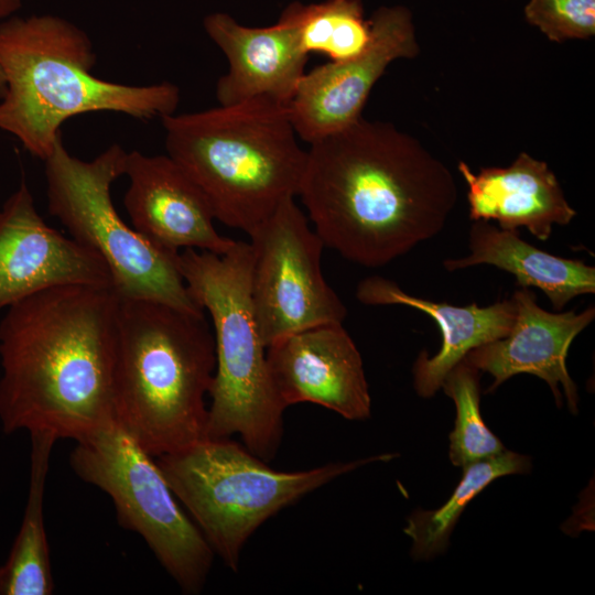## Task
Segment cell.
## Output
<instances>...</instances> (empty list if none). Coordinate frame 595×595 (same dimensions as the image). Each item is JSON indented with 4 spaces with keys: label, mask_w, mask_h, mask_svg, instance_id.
<instances>
[{
    "label": "cell",
    "mask_w": 595,
    "mask_h": 595,
    "mask_svg": "<svg viewBox=\"0 0 595 595\" xmlns=\"http://www.w3.org/2000/svg\"><path fill=\"white\" fill-rule=\"evenodd\" d=\"M298 195L325 247L378 268L443 230L457 187L415 138L360 117L310 144Z\"/></svg>",
    "instance_id": "obj_1"
},
{
    "label": "cell",
    "mask_w": 595,
    "mask_h": 595,
    "mask_svg": "<svg viewBox=\"0 0 595 595\" xmlns=\"http://www.w3.org/2000/svg\"><path fill=\"white\" fill-rule=\"evenodd\" d=\"M119 296L68 284L10 305L0 322V422L4 433L75 442L115 420Z\"/></svg>",
    "instance_id": "obj_2"
},
{
    "label": "cell",
    "mask_w": 595,
    "mask_h": 595,
    "mask_svg": "<svg viewBox=\"0 0 595 595\" xmlns=\"http://www.w3.org/2000/svg\"><path fill=\"white\" fill-rule=\"evenodd\" d=\"M97 55L87 33L53 14L11 17L0 23V67L6 93L0 130L45 160L69 118L98 111L139 120L162 119L180 102L176 85H127L96 77Z\"/></svg>",
    "instance_id": "obj_3"
},
{
    "label": "cell",
    "mask_w": 595,
    "mask_h": 595,
    "mask_svg": "<svg viewBox=\"0 0 595 595\" xmlns=\"http://www.w3.org/2000/svg\"><path fill=\"white\" fill-rule=\"evenodd\" d=\"M215 368L205 314L119 298L115 420L148 454L155 458L206 439Z\"/></svg>",
    "instance_id": "obj_4"
},
{
    "label": "cell",
    "mask_w": 595,
    "mask_h": 595,
    "mask_svg": "<svg viewBox=\"0 0 595 595\" xmlns=\"http://www.w3.org/2000/svg\"><path fill=\"white\" fill-rule=\"evenodd\" d=\"M167 155L206 197L215 219L250 234L299 194L307 151L286 105L260 97L162 118Z\"/></svg>",
    "instance_id": "obj_5"
},
{
    "label": "cell",
    "mask_w": 595,
    "mask_h": 595,
    "mask_svg": "<svg viewBox=\"0 0 595 595\" xmlns=\"http://www.w3.org/2000/svg\"><path fill=\"white\" fill-rule=\"evenodd\" d=\"M178 267L195 302L208 312L216 368L209 391L206 439L239 434L264 462L273 459L283 434V412L268 371L250 298L251 247L236 240L224 255L184 249Z\"/></svg>",
    "instance_id": "obj_6"
},
{
    "label": "cell",
    "mask_w": 595,
    "mask_h": 595,
    "mask_svg": "<svg viewBox=\"0 0 595 595\" xmlns=\"http://www.w3.org/2000/svg\"><path fill=\"white\" fill-rule=\"evenodd\" d=\"M396 456L281 472L227 437L204 439L155 461L214 553L237 572L246 542L270 517L346 473Z\"/></svg>",
    "instance_id": "obj_7"
},
{
    "label": "cell",
    "mask_w": 595,
    "mask_h": 595,
    "mask_svg": "<svg viewBox=\"0 0 595 595\" xmlns=\"http://www.w3.org/2000/svg\"><path fill=\"white\" fill-rule=\"evenodd\" d=\"M128 152L111 144L95 159L72 155L62 139L44 160L47 209L71 238L98 255L120 299L161 302L205 314L192 298L178 267L180 252L159 247L118 214L112 183L125 175Z\"/></svg>",
    "instance_id": "obj_8"
},
{
    "label": "cell",
    "mask_w": 595,
    "mask_h": 595,
    "mask_svg": "<svg viewBox=\"0 0 595 595\" xmlns=\"http://www.w3.org/2000/svg\"><path fill=\"white\" fill-rule=\"evenodd\" d=\"M69 465L111 498L118 523L144 540L183 593L203 591L214 551L178 505L155 458L116 420L76 441Z\"/></svg>",
    "instance_id": "obj_9"
},
{
    "label": "cell",
    "mask_w": 595,
    "mask_h": 595,
    "mask_svg": "<svg viewBox=\"0 0 595 595\" xmlns=\"http://www.w3.org/2000/svg\"><path fill=\"white\" fill-rule=\"evenodd\" d=\"M248 235L250 298L266 347L298 332L343 324L347 310L321 268L324 242L294 197Z\"/></svg>",
    "instance_id": "obj_10"
},
{
    "label": "cell",
    "mask_w": 595,
    "mask_h": 595,
    "mask_svg": "<svg viewBox=\"0 0 595 595\" xmlns=\"http://www.w3.org/2000/svg\"><path fill=\"white\" fill-rule=\"evenodd\" d=\"M371 37L356 57L314 67L301 78L286 104L296 136L310 144L361 117L377 80L396 60L414 58L420 47L410 12L382 7L369 19Z\"/></svg>",
    "instance_id": "obj_11"
},
{
    "label": "cell",
    "mask_w": 595,
    "mask_h": 595,
    "mask_svg": "<svg viewBox=\"0 0 595 595\" xmlns=\"http://www.w3.org/2000/svg\"><path fill=\"white\" fill-rule=\"evenodd\" d=\"M68 284L112 288L102 259L50 227L22 180L0 208V310Z\"/></svg>",
    "instance_id": "obj_12"
},
{
    "label": "cell",
    "mask_w": 595,
    "mask_h": 595,
    "mask_svg": "<svg viewBox=\"0 0 595 595\" xmlns=\"http://www.w3.org/2000/svg\"><path fill=\"white\" fill-rule=\"evenodd\" d=\"M273 390L284 408L311 402L353 421L371 413L361 355L343 324L282 337L266 351Z\"/></svg>",
    "instance_id": "obj_13"
},
{
    "label": "cell",
    "mask_w": 595,
    "mask_h": 595,
    "mask_svg": "<svg viewBox=\"0 0 595 595\" xmlns=\"http://www.w3.org/2000/svg\"><path fill=\"white\" fill-rule=\"evenodd\" d=\"M123 197L132 227L152 244L180 252H228L236 240L218 234L215 216L198 186L167 154L128 152Z\"/></svg>",
    "instance_id": "obj_14"
},
{
    "label": "cell",
    "mask_w": 595,
    "mask_h": 595,
    "mask_svg": "<svg viewBox=\"0 0 595 595\" xmlns=\"http://www.w3.org/2000/svg\"><path fill=\"white\" fill-rule=\"evenodd\" d=\"M515 321L509 333L499 339L472 349L463 360L494 381L487 392L518 374H531L550 387L555 403L562 405L560 386L571 413H577V386L571 378L566 357L575 337L595 318V307L549 312L537 302L534 291L520 288L513 292Z\"/></svg>",
    "instance_id": "obj_15"
},
{
    "label": "cell",
    "mask_w": 595,
    "mask_h": 595,
    "mask_svg": "<svg viewBox=\"0 0 595 595\" xmlns=\"http://www.w3.org/2000/svg\"><path fill=\"white\" fill-rule=\"evenodd\" d=\"M203 24L229 64L216 84L220 106L260 97L284 105L290 101L309 60L291 22L280 15L271 26L249 28L227 13L215 12Z\"/></svg>",
    "instance_id": "obj_16"
},
{
    "label": "cell",
    "mask_w": 595,
    "mask_h": 595,
    "mask_svg": "<svg viewBox=\"0 0 595 595\" xmlns=\"http://www.w3.org/2000/svg\"><path fill=\"white\" fill-rule=\"evenodd\" d=\"M356 298L366 305H404L428 314L440 328L442 345L430 357L420 351L413 367V387L422 398L433 397L446 375L474 348L505 337L515 321V305L505 299L488 306H464L411 295L396 282L380 275L358 283Z\"/></svg>",
    "instance_id": "obj_17"
},
{
    "label": "cell",
    "mask_w": 595,
    "mask_h": 595,
    "mask_svg": "<svg viewBox=\"0 0 595 595\" xmlns=\"http://www.w3.org/2000/svg\"><path fill=\"white\" fill-rule=\"evenodd\" d=\"M457 169L467 185L468 215L474 221L496 220L507 230L524 227L545 241L553 225H569L576 216L549 165L526 152L507 167H482L474 173L461 161Z\"/></svg>",
    "instance_id": "obj_18"
},
{
    "label": "cell",
    "mask_w": 595,
    "mask_h": 595,
    "mask_svg": "<svg viewBox=\"0 0 595 595\" xmlns=\"http://www.w3.org/2000/svg\"><path fill=\"white\" fill-rule=\"evenodd\" d=\"M469 255L445 259L444 268L456 271L490 264L511 273L520 288H537L561 311L574 298L595 292V268L578 259L543 251L520 238L518 230L501 229L475 220L468 232Z\"/></svg>",
    "instance_id": "obj_19"
},
{
    "label": "cell",
    "mask_w": 595,
    "mask_h": 595,
    "mask_svg": "<svg viewBox=\"0 0 595 595\" xmlns=\"http://www.w3.org/2000/svg\"><path fill=\"white\" fill-rule=\"evenodd\" d=\"M30 436L28 499L8 560L0 566V595H51L54 589L43 506L51 453L57 439L48 433Z\"/></svg>",
    "instance_id": "obj_20"
},
{
    "label": "cell",
    "mask_w": 595,
    "mask_h": 595,
    "mask_svg": "<svg viewBox=\"0 0 595 595\" xmlns=\"http://www.w3.org/2000/svg\"><path fill=\"white\" fill-rule=\"evenodd\" d=\"M530 469L529 456L508 450L465 465L459 483L440 508L415 510L409 516L403 531L412 541V558L431 560L444 553L462 512L479 493L497 478Z\"/></svg>",
    "instance_id": "obj_21"
},
{
    "label": "cell",
    "mask_w": 595,
    "mask_h": 595,
    "mask_svg": "<svg viewBox=\"0 0 595 595\" xmlns=\"http://www.w3.org/2000/svg\"><path fill=\"white\" fill-rule=\"evenodd\" d=\"M281 17L296 29L300 45L309 55L323 54L342 62L361 54L371 37L370 20L364 18L360 0H326L290 3Z\"/></svg>",
    "instance_id": "obj_22"
},
{
    "label": "cell",
    "mask_w": 595,
    "mask_h": 595,
    "mask_svg": "<svg viewBox=\"0 0 595 595\" xmlns=\"http://www.w3.org/2000/svg\"><path fill=\"white\" fill-rule=\"evenodd\" d=\"M479 372L462 360L446 375L442 385L456 409L455 425L448 435V457L457 467L506 450L482 418Z\"/></svg>",
    "instance_id": "obj_23"
},
{
    "label": "cell",
    "mask_w": 595,
    "mask_h": 595,
    "mask_svg": "<svg viewBox=\"0 0 595 595\" xmlns=\"http://www.w3.org/2000/svg\"><path fill=\"white\" fill-rule=\"evenodd\" d=\"M524 15L550 41L587 39L595 33V0H530Z\"/></svg>",
    "instance_id": "obj_24"
},
{
    "label": "cell",
    "mask_w": 595,
    "mask_h": 595,
    "mask_svg": "<svg viewBox=\"0 0 595 595\" xmlns=\"http://www.w3.org/2000/svg\"><path fill=\"white\" fill-rule=\"evenodd\" d=\"M22 7V0H0V23L15 14Z\"/></svg>",
    "instance_id": "obj_25"
},
{
    "label": "cell",
    "mask_w": 595,
    "mask_h": 595,
    "mask_svg": "<svg viewBox=\"0 0 595 595\" xmlns=\"http://www.w3.org/2000/svg\"><path fill=\"white\" fill-rule=\"evenodd\" d=\"M6 79H4V75L2 73V69L0 67V99L3 97L4 93H6Z\"/></svg>",
    "instance_id": "obj_26"
}]
</instances>
